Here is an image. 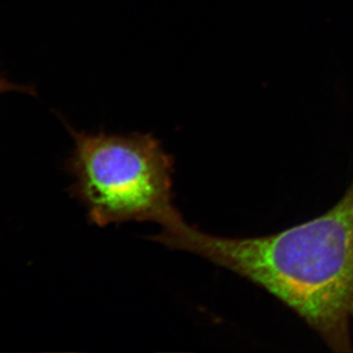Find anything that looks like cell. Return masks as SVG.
I'll use <instances>...</instances> for the list:
<instances>
[{
	"mask_svg": "<svg viewBox=\"0 0 353 353\" xmlns=\"http://www.w3.org/2000/svg\"><path fill=\"white\" fill-rule=\"evenodd\" d=\"M150 239L259 285L301 316L332 350L353 352V181L333 208L278 234L224 238L179 214Z\"/></svg>",
	"mask_w": 353,
	"mask_h": 353,
	"instance_id": "cell-1",
	"label": "cell"
},
{
	"mask_svg": "<svg viewBox=\"0 0 353 353\" xmlns=\"http://www.w3.org/2000/svg\"><path fill=\"white\" fill-rule=\"evenodd\" d=\"M58 117L74 141L66 163L71 194L92 224L161 226L179 212L173 204L174 158L152 134L77 131Z\"/></svg>",
	"mask_w": 353,
	"mask_h": 353,
	"instance_id": "cell-2",
	"label": "cell"
},
{
	"mask_svg": "<svg viewBox=\"0 0 353 353\" xmlns=\"http://www.w3.org/2000/svg\"><path fill=\"white\" fill-rule=\"evenodd\" d=\"M9 92H23V94H31L32 97H37L36 88L32 87V85H17V83L7 80V78L2 76V74L0 73V94Z\"/></svg>",
	"mask_w": 353,
	"mask_h": 353,
	"instance_id": "cell-3",
	"label": "cell"
}]
</instances>
